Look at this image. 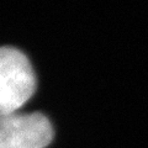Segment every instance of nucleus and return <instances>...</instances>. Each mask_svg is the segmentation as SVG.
Returning <instances> with one entry per match:
<instances>
[{"label": "nucleus", "mask_w": 148, "mask_h": 148, "mask_svg": "<svg viewBox=\"0 0 148 148\" xmlns=\"http://www.w3.org/2000/svg\"><path fill=\"white\" fill-rule=\"evenodd\" d=\"M36 89V78L27 57L16 48H0V115L17 112Z\"/></svg>", "instance_id": "obj_1"}, {"label": "nucleus", "mask_w": 148, "mask_h": 148, "mask_svg": "<svg viewBox=\"0 0 148 148\" xmlns=\"http://www.w3.org/2000/svg\"><path fill=\"white\" fill-rule=\"evenodd\" d=\"M52 138V125L42 114L0 115V148H45Z\"/></svg>", "instance_id": "obj_2"}]
</instances>
